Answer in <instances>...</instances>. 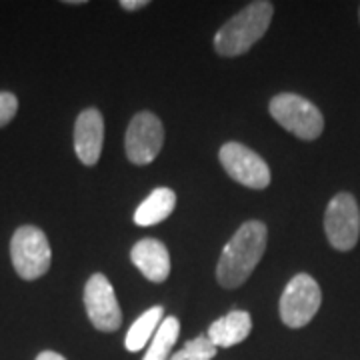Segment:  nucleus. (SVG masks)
<instances>
[{"mask_svg": "<svg viewBox=\"0 0 360 360\" xmlns=\"http://www.w3.org/2000/svg\"><path fill=\"white\" fill-rule=\"evenodd\" d=\"M252 330V319L246 310H232L226 316L214 321L208 328V340L217 348H231L248 338Z\"/></svg>", "mask_w": 360, "mask_h": 360, "instance_id": "12", "label": "nucleus"}, {"mask_svg": "<svg viewBox=\"0 0 360 360\" xmlns=\"http://www.w3.org/2000/svg\"><path fill=\"white\" fill-rule=\"evenodd\" d=\"M217 354V347L208 340V336H196L184 347L176 350L168 360H210Z\"/></svg>", "mask_w": 360, "mask_h": 360, "instance_id": "16", "label": "nucleus"}, {"mask_svg": "<svg viewBox=\"0 0 360 360\" xmlns=\"http://www.w3.org/2000/svg\"><path fill=\"white\" fill-rule=\"evenodd\" d=\"M104 142V118L101 110L86 108L75 122V153L84 167H94L101 158Z\"/></svg>", "mask_w": 360, "mask_h": 360, "instance_id": "10", "label": "nucleus"}, {"mask_svg": "<svg viewBox=\"0 0 360 360\" xmlns=\"http://www.w3.org/2000/svg\"><path fill=\"white\" fill-rule=\"evenodd\" d=\"M165 321V310L162 307H153L146 312H142L141 316L134 321V324L129 328L127 338H124V347L129 352H139L146 345H150L153 336L156 335L160 322Z\"/></svg>", "mask_w": 360, "mask_h": 360, "instance_id": "14", "label": "nucleus"}, {"mask_svg": "<svg viewBox=\"0 0 360 360\" xmlns=\"http://www.w3.org/2000/svg\"><path fill=\"white\" fill-rule=\"evenodd\" d=\"M269 243V229L260 220H248L222 248L219 266H217V281L224 288H238L248 281L255 272L260 258L266 250Z\"/></svg>", "mask_w": 360, "mask_h": 360, "instance_id": "1", "label": "nucleus"}, {"mask_svg": "<svg viewBox=\"0 0 360 360\" xmlns=\"http://www.w3.org/2000/svg\"><path fill=\"white\" fill-rule=\"evenodd\" d=\"M180 333V322L176 316H165V321L160 322L156 335L153 336L146 354L142 360H168L172 354V348L176 345V338Z\"/></svg>", "mask_w": 360, "mask_h": 360, "instance_id": "15", "label": "nucleus"}, {"mask_svg": "<svg viewBox=\"0 0 360 360\" xmlns=\"http://www.w3.org/2000/svg\"><path fill=\"white\" fill-rule=\"evenodd\" d=\"M274 6L266 0L248 4L231 20L220 26L214 37V49L220 56H240L248 52L269 30Z\"/></svg>", "mask_w": 360, "mask_h": 360, "instance_id": "2", "label": "nucleus"}, {"mask_svg": "<svg viewBox=\"0 0 360 360\" xmlns=\"http://www.w3.org/2000/svg\"><path fill=\"white\" fill-rule=\"evenodd\" d=\"M84 309L90 322L101 333H115L122 324V312L110 281L96 272L84 286Z\"/></svg>", "mask_w": 360, "mask_h": 360, "instance_id": "9", "label": "nucleus"}, {"mask_svg": "<svg viewBox=\"0 0 360 360\" xmlns=\"http://www.w3.org/2000/svg\"><path fill=\"white\" fill-rule=\"evenodd\" d=\"M222 168L238 184L262 191L270 184V168L262 156L240 142H226L219 153Z\"/></svg>", "mask_w": 360, "mask_h": 360, "instance_id": "7", "label": "nucleus"}, {"mask_svg": "<svg viewBox=\"0 0 360 360\" xmlns=\"http://www.w3.org/2000/svg\"><path fill=\"white\" fill-rule=\"evenodd\" d=\"M11 258L14 270L22 281H37L44 276L52 262V250L46 234L37 226H20L11 240Z\"/></svg>", "mask_w": 360, "mask_h": 360, "instance_id": "4", "label": "nucleus"}, {"mask_svg": "<svg viewBox=\"0 0 360 360\" xmlns=\"http://www.w3.org/2000/svg\"><path fill=\"white\" fill-rule=\"evenodd\" d=\"M148 2L146 0H122L120 2V6L124 8V11H139L142 6H146Z\"/></svg>", "mask_w": 360, "mask_h": 360, "instance_id": "18", "label": "nucleus"}, {"mask_svg": "<svg viewBox=\"0 0 360 360\" xmlns=\"http://www.w3.org/2000/svg\"><path fill=\"white\" fill-rule=\"evenodd\" d=\"M272 118L302 141H316L324 130V116L316 104L295 92H281L269 104Z\"/></svg>", "mask_w": 360, "mask_h": 360, "instance_id": "3", "label": "nucleus"}, {"mask_svg": "<svg viewBox=\"0 0 360 360\" xmlns=\"http://www.w3.org/2000/svg\"><path fill=\"white\" fill-rule=\"evenodd\" d=\"M176 208V194L170 188H156L148 194L146 200H142V205L134 212V222L139 226H153L162 220H167L172 210Z\"/></svg>", "mask_w": 360, "mask_h": 360, "instance_id": "13", "label": "nucleus"}, {"mask_svg": "<svg viewBox=\"0 0 360 360\" xmlns=\"http://www.w3.org/2000/svg\"><path fill=\"white\" fill-rule=\"evenodd\" d=\"M321 304L322 292L319 283L310 274H296L281 296V319L288 328H302L316 316Z\"/></svg>", "mask_w": 360, "mask_h": 360, "instance_id": "5", "label": "nucleus"}, {"mask_svg": "<svg viewBox=\"0 0 360 360\" xmlns=\"http://www.w3.org/2000/svg\"><path fill=\"white\" fill-rule=\"evenodd\" d=\"M165 142V129L158 116L142 110L130 120L127 136H124V148L127 156L132 165H150L155 160Z\"/></svg>", "mask_w": 360, "mask_h": 360, "instance_id": "8", "label": "nucleus"}, {"mask_svg": "<svg viewBox=\"0 0 360 360\" xmlns=\"http://www.w3.org/2000/svg\"><path fill=\"white\" fill-rule=\"evenodd\" d=\"M37 360H66L63 354H58V352H54V350H44V352H40Z\"/></svg>", "mask_w": 360, "mask_h": 360, "instance_id": "19", "label": "nucleus"}, {"mask_svg": "<svg viewBox=\"0 0 360 360\" xmlns=\"http://www.w3.org/2000/svg\"><path fill=\"white\" fill-rule=\"evenodd\" d=\"M130 260L153 283H165L170 274V255L167 246L156 238H142L132 246Z\"/></svg>", "mask_w": 360, "mask_h": 360, "instance_id": "11", "label": "nucleus"}, {"mask_svg": "<svg viewBox=\"0 0 360 360\" xmlns=\"http://www.w3.org/2000/svg\"><path fill=\"white\" fill-rule=\"evenodd\" d=\"M324 232L333 248L352 250L360 236V208L356 198L348 193H338L328 202L324 212Z\"/></svg>", "mask_w": 360, "mask_h": 360, "instance_id": "6", "label": "nucleus"}, {"mask_svg": "<svg viewBox=\"0 0 360 360\" xmlns=\"http://www.w3.org/2000/svg\"><path fill=\"white\" fill-rule=\"evenodd\" d=\"M18 112V98L13 92H0V129L6 127Z\"/></svg>", "mask_w": 360, "mask_h": 360, "instance_id": "17", "label": "nucleus"}]
</instances>
